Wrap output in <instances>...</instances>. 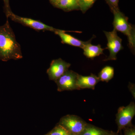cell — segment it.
Listing matches in <instances>:
<instances>
[{"label": "cell", "mask_w": 135, "mask_h": 135, "mask_svg": "<svg viewBox=\"0 0 135 135\" xmlns=\"http://www.w3.org/2000/svg\"><path fill=\"white\" fill-rule=\"evenodd\" d=\"M114 74V70L113 67L110 66H106L104 67L98 75L100 81L108 82L113 78Z\"/></svg>", "instance_id": "4fadbf2b"}, {"label": "cell", "mask_w": 135, "mask_h": 135, "mask_svg": "<svg viewBox=\"0 0 135 135\" xmlns=\"http://www.w3.org/2000/svg\"><path fill=\"white\" fill-rule=\"evenodd\" d=\"M3 11L5 13L7 19H8L13 14L11 8L9 4V0H3Z\"/></svg>", "instance_id": "e0dca14e"}, {"label": "cell", "mask_w": 135, "mask_h": 135, "mask_svg": "<svg viewBox=\"0 0 135 135\" xmlns=\"http://www.w3.org/2000/svg\"><path fill=\"white\" fill-rule=\"evenodd\" d=\"M60 125L70 133L80 135L86 128V122L78 116L73 115H67L61 118L59 121Z\"/></svg>", "instance_id": "3957f363"}, {"label": "cell", "mask_w": 135, "mask_h": 135, "mask_svg": "<svg viewBox=\"0 0 135 135\" xmlns=\"http://www.w3.org/2000/svg\"><path fill=\"white\" fill-rule=\"evenodd\" d=\"M99 81L100 80L98 77L93 74L87 76L79 74L77 79V86L79 90L84 89L94 90L96 85Z\"/></svg>", "instance_id": "30bf717a"}, {"label": "cell", "mask_w": 135, "mask_h": 135, "mask_svg": "<svg viewBox=\"0 0 135 135\" xmlns=\"http://www.w3.org/2000/svg\"><path fill=\"white\" fill-rule=\"evenodd\" d=\"M52 5L67 12L80 9L77 0H56Z\"/></svg>", "instance_id": "8fae6325"}, {"label": "cell", "mask_w": 135, "mask_h": 135, "mask_svg": "<svg viewBox=\"0 0 135 135\" xmlns=\"http://www.w3.org/2000/svg\"><path fill=\"white\" fill-rule=\"evenodd\" d=\"M66 31L58 29L55 33L60 37L61 39V42L64 44H67L75 47H79L80 48L83 49L84 46L89 42H91L92 39L86 42L83 41L78 40L74 37L66 33Z\"/></svg>", "instance_id": "9c48e42d"}, {"label": "cell", "mask_w": 135, "mask_h": 135, "mask_svg": "<svg viewBox=\"0 0 135 135\" xmlns=\"http://www.w3.org/2000/svg\"><path fill=\"white\" fill-rule=\"evenodd\" d=\"M56 1V0H49L50 2L51 3L52 5Z\"/></svg>", "instance_id": "ffe728a7"}, {"label": "cell", "mask_w": 135, "mask_h": 135, "mask_svg": "<svg viewBox=\"0 0 135 135\" xmlns=\"http://www.w3.org/2000/svg\"><path fill=\"white\" fill-rule=\"evenodd\" d=\"M125 135H135V129H130L126 131Z\"/></svg>", "instance_id": "d6986e66"}, {"label": "cell", "mask_w": 135, "mask_h": 135, "mask_svg": "<svg viewBox=\"0 0 135 135\" xmlns=\"http://www.w3.org/2000/svg\"><path fill=\"white\" fill-rule=\"evenodd\" d=\"M45 135H47V134Z\"/></svg>", "instance_id": "603a6c76"}, {"label": "cell", "mask_w": 135, "mask_h": 135, "mask_svg": "<svg viewBox=\"0 0 135 135\" xmlns=\"http://www.w3.org/2000/svg\"><path fill=\"white\" fill-rule=\"evenodd\" d=\"M83 49L84 51V55L88 58L93 59L103 54V51L105 49L102 48L99 44L95 46L91 44L90 42L84 46Z\"/></svg>", "instance_id": "7c38bea8"}, {"label": "cell", "mask_w": 135, "mask_h": 135, "mask_svg": "<svg viewBox=\"0 0 135 135\" xmlns=\"http://www.w3.org/2000/svg\"><path fill=\"white\" fill-rule=\"evenodd\" d=\"M9 18L14 22L19 23L24 26L30 27L38 31H49L55 33L58 30V29L45 24L41 21L29 18L19 16L15 15L14 13H13Z\"/></svg>", "instance_id": "8992f818"}, {"label": "cell", "mask_w": 135, "mask_h": 135, "mask_svg": "<svg viewBox=\"0 0 135 135\" xmlns=\"http://www.w3.org/2000/svg\"><path fill=\"white\" fill-rule=\"evenodd\" d=\"M80 135L77 134H73V133H70V135Z\"/></svg>", "instance_id": "44dd1931"}, {"label": "cell", "mask_w": 135, "mask_h": 135, "mask_svg": "<svg viewBox=\"0 0 135 135\" xmlns=\"http://www.w3.org/2000/svg\"><path fill=\"white\" fill-rule=\"evenodd\" d=\"M112 10L118 8V4L119 0H105Z\"/></svg>", "instance_id": "ac0fdd59"}, {"label": "cell", "mask_w": 135, "mask_h": 135, "mask_svg": "<svg viewBox=\"0 0 135 135\" xmlns=\"http://www.w3.org/2000/svg\"><path fill=\"white\" fill-rule=\"evenodd\" d=\"M78 75V73L72 70L66 71L55 81L57 85V91L62 92L65 90H79L77 86Z\"/></svg>", "instance_id": "5b68a950"}, {"label": "cell", "mask_w": 135, "mask_h": 135, "mask_svg": "<svg viewBox=\"0 0 135 135\" xmlns=\"http://www.w3.org/2000/svg\"><path fill=\"white\" fill-rule=\"evenodd\" d=\"M107 38V48L109 49L110 55L108 58L104 60V61L110 60H116L117 55L118 52L123 49L122 45V39L118 36L117 31L114 29L112 32H107L104 31Z\"/></svg>", "instance_id": "277c9868"}, {"label": "cell", "mask_w": 135, "mask_h": 135, "mask_svg": "<svg viewBox=\"0 0 135 135\" xmlns=\"http://www.w3.org/2000/svg\"><path fill=\"white\" fill-rule=\"evenodd\" d=\"M114 18L113 25L114 29L121 32L127 37L129 46L131 49L134 50L135 46L134 27L128 22V18L120 11L119 9L112 10Z\"/></svg>", "instance_id": "7a4b0ae2"}, {"label": "cell", "mask_w": 135, "mask_h": 135, "mask_svg": "<svg viewBox=\"0 0 135 135\" xmlns=\"http://www.w3.org/2000/svg\"><path fill=\"white\" fill-rule=\"evenodd\" d=\"M71 65L61 58L52 60L47 71L49 79L55 81L68 70Z\"/></svg>", "instance_id": "ba28073f"}, {"label": "cell", "mask_w": 135, "mask_h": 135, "mask_svg": "<svg viewBox=\"0 0 135 135\" xmlns=\"http://www.w3.org/2000/svg\"><path fill=\"white\" fill-rule=\"evenodd\" d=\"M96 0H77L80 9L85 13L93 5Z\"/></svg>", "instance_id": "9a60e30c"}, {"label": "cell", "mask_w": 135, "mask_h": 135, "mask_svg": "<svg viewBox=\"0 0 135 135\" xmlns=\"http://www.w3.org/2000/svg\"><path fill=\"white\" fill-rule=\"evenodd\" d=\"M107 131L94 126H87L83 132L80 135H109Z\"/></svg>", "instance_id": "5bb4252c"}, {"label": "cell", "mask_w": 135, "mask_h": 135, "mask_svg": "<svg viewBox=\"0 0 135 135\" xmlns=\"http://www.w3.org/2000/svg\"><path fill=\"white\" fill-rule=\"evenodd\" d=\"M70 133L68 131L58 124L49 133L47 134L48 135H69Z\"/></svg>", "instance_id": "2e32d148"}, {"label": "cell", "mask_w": 135, "mask_h": 135, "mask_svg": "<svg viewBox=\"0 0 135 135\" xmlns=\"http://www.w3.org/2000/svg\"><path fill=\"white\" fill-rule=\"evenodd\" d=\"M111 135H118L115 134H111Z\"/></svg>", "instance_id": "7402d4cb"}, {"label": "cell", "mask_w": 135, "mask_h": 135, "mask_svg": "<svg viewBox=\"0 0 135 135\" xmlns=\"http://www.w3.org/2000/svg\"><path fill=\"white\" fill-rule=\"evenodd\" d=\"M135 114L134 103L131 102L126 107H121L116 115L118 130H120L131 122Z\"/></svg>", "instance_id": "52a82bcc"}, {"label": "cell", "mask_w": 135, "mask_h": 135, "mask_svg": "<svg viewBox=\"0 0 135 135\" xmlns=\"http://www.w3.org/2000/svg\"><path fill=\"white\" fill-rule=\"evenodd\" d=\"M22 58L21 46L7 19L5 24L0 26V60L7 62Z\"/></svg>", "instance_id": "6da1fadb"}]
</instances>
